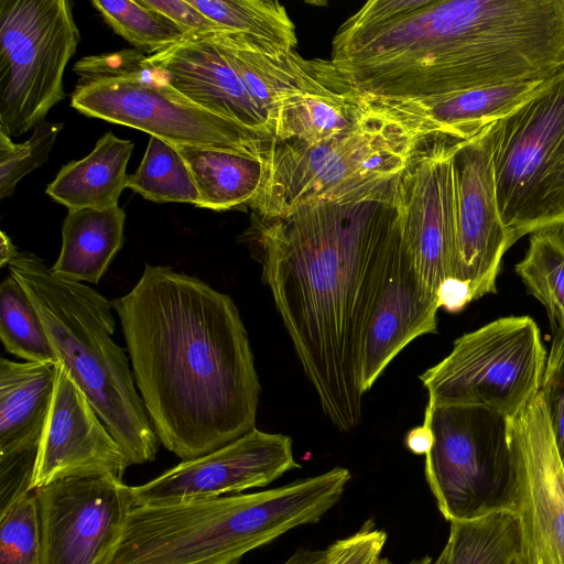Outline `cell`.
I'll list each match as a JSON object with an SVG mask.
<instances>
[{
	"label": "cell",
	"instance_id": "52a82bcc",
	"mask_svg": "<svg viewBox=\"0 0 564 564\" xmlns=\"http://www.w3.org/2000/svg\"><path fill=\"white\" fill-rule=\"evenodd\" d=\"M433 436L424 474L446 521L517 510L518 488L508 417L482 406L426 404Z\"/></svg>",
	"mask_w": 564,
	"mask_h": 564
},
{
	"label": "cell",
	"instance_id": "5bb4252c",
	"mask_svg": "<svg viewBox=\"0 0 564 564\" xmlns=\"http://www.w3.org/2000/svg\"><path fill=\"white\" fill-rule=\"evenodd\" d=\"M301 466L288 435L252 429L229 444L183 460L156 478L131 487L134 506L161 505L270 485Z\"/></svg>",
	"mask_w": 564,
	"mask_h": 564
},
{
	"label": "cell",
	"instance_id": "ffe728a7",
	"mask_svg": "<svg viewBox=\"0 0 564 564\" xmlns=\"http://www.w3.org/2000/svg\"><path fill=\"white\" fill-rule=\"evenodd\" d=\"M544 80L508 83L424 99H365L422 137L467 140L503 118Z\"/></svg>",
	"mask_w": 564,
	"mask_h": 564
},
{
	"label": "cell",
	"instance_id": "603a6c76",
	"mask_svg": "<svg viewBox=\"0 0 564 564\" xmlns=\"http://www.w3.org/2000/svg\"><path fill=\"white\" fill-rule=\"evenodd\" d=\"M133 147L130 140L105 133L87 156L59 170L46 194L68 210L118 205L127 187L126 169Z\"/></svg>",
	"mask_w": 564,
	"mask_h": 564
},
{
	"label": "cell",
	"instance_id": "d590c367",
	"mask_svg": "<svg viewBox=\"0 0 564 564\" xmlns=\"http://www.w3.org/2000/svg\"><path fill=\"white\" fill-rule=\"evenodd\" d=\"M37 452L0 457V516L31 492Z\"/></svg>",
	"mask_w": 564,
	"mask_h": 564
},
{
	"label": "cell",
	"instance_id": "f546056e",
	"mask_svg": "<svg viewBox=\"0 0 564 564\" xmlns=\"http://www.w3.org/2000/svg\"><path fill=\"white\" fill-rule=\"evenodd\" d=\"M105 22L135 50L150 55L169 48L185 37L166 17L134 0H93Z\"/></svg>",
	"mask_w": 564,
	"mask_h": 564
},
{
	"label": "cell",
	"instance_id": "b9f144b4",
	"mask_svg": "<svg viewBox=\"0 0 564 564\" xmlns=\"http://www.w3.org/2000/svg\"><path fill=\"white\" fill-rule=\"evenodd\" d=\"M445 562H446V552L443 549L442 552L435 558L432 556L425 555L421 558H415L411 562L403 563V564H445ZM373 564H399V563H394L387 557H379Z\"/></svg>",
	"mask_w": 564,
	"mask_h": 564
},
{
	"label": "cell",
	"instance_id": "e575fe53",
	"mask_svg": "<svg viewBox=\"0 0 564 564\" xmlns=\"http://www.w3.org/2000/svg\"><path fill=\"white\" fill-rule=\"evenodd\" d=\"M386 542V531L367 520L357 532L326 549L325 564H373L381 557Z\"/></svg>",
	"mask_w": 564,
	"mask_h": 564
},
{
	"label": "cell",
	"instance_id": "30bf717a",
	"mask_svg": "<svg viewBox=\"0 0 564 564\" xmlns=\"http://www.w3.org/2000/svg\"><path fill=\"white\" fill-rule=\"evenodd\" d=\"M70 104L85 116L141 130L173 145L265 154L272 143L197 105L160 76H128L76 85Z\"/></svg>",
	"mask_w": 564,
	"mask_h": 564
},
{
	"label": "cell",
	"instance_id": "836d02e7",
	"mask_svg": "<svg viewBox=\"0 0 564 564\" xmlns=\"http://www.w3.org/2000/svg\"><path fill=\"white\" fill-rule=\"evenodd\" d=\"M74 72L78 75L77 85L128 76L156 79V72L148 62V56L130 48L83 57L75 64Z\"/></svg>",
	"mask_w": 564,
	"mask_h": 564
},
{
	"label": "cell",
	"instance_id": "ab89813d",
	"mask_svg": "<svg viewBox=\"0 0 564 564\" xmlns=\"http://www.w3.org/2000/svg\"><path fill=\"white\" fill-rule=\"evenodd\" d=\"M325 550H299L283 564H325Z\"/></svg>",
	"mask_w": 564,
	"mask_h": 564
},
{
	"label": "cell",
	"instance_id": "83f0119b",
	"mask_svg": "<svg viewBox=\"0 0 564 564\" xmlns=\"http://www.w3.org/2000/svg\"><path fill=\"white\" fill-rule=\"evenodd\" d=\"M127 187L156 203H187L198 206L200 195L193 175L175 147L150 137L144 156Z\"/></svg>",
	"mask_w": 564,
	"mask_h": 564
},
{
	"label": "cell",
	"instance_id": "8992f818",
	"mask_svg": "<svg viewBox=\"0 0 564 564\" xmlns=\"http://www.w3.org/2000/svg\"><path fill=\"white\" fill-rule=\"evenodd\" d=\"M492 164L510 247L564 226V69L494 123Z\"/></svg>",
	"mask_w": 564,
	"mask_h": 564
},
{
	"label": "cell",
	"instance_id": "d4e9b609",
	"mask_svg": "<svg viewBox=\"0 0 564 564\" xmlns=\"http://www.w3.org/2000/svg\"><path fill=\"white\" fill-rule=\"evenodd\" d=\"M224 32L250 39L261 54L284 55L295 51V25L286 9L272 0H188Z\"/></svg>",
	"mask_w": 564,
	"mask_h": 564
},
{
	"label": "cell",
	"instance_id": "9a60e30c",
	"mask_svg": "<svg viewBox=\"0 0 564 564\" xmlns=\"http://www.w3.org/2000/svg\"><path fill=\"white\" fill-rule=\"evenodd\" d=\"M494 123L456 140V263L453 279L468 284L473 301L496 293L501 261L510 248L500 218L492 164Z\"/></svg>",
	"mask_w": 564,
	"mask_h": 564
},
{
	"label": "cell",
	"instance_id": "4dcf8cb0",
	"mask_svg": "<svg viewBox=\"0 0 564 564\" xmlns=\"http://www.w3.org/2000/svg\"><path fill=\"white\" fill-rule=\"evenodd\" d=\"M62 122L43 121L34 127L31 137L15 143L0 130V198L13 194L19 181L47 161Z\"/></svg>",
	"mask_w": 564,
	"mask_h": 564
},
{
	"label": "cell",
	"instance_id": "6da1fadb",
	"mask_svg": "<svg viewBox=\"0 0 564 564\" xmlns=\"http://www.w3.org/2000/svg\"><path fill=\"white\" fill-rule=\"evenodd\" d=\"M400 204L401 185L283 217L252 215L245 234L322 410L343 432L362 417V345L401 240Z\"/></svg>",
	"mask_w": 564,
	"mask_h": 564
},
{
	"label": "cell",
	"instance_id": "f1b7e54d",
	"mask_svg": "<svg viewBox=\"0 0 564 564\" xmlns=\"http://www.w3.org/2000/svg\"><path fill=\"white\" fill-rule=\"evenodd\" d=\"M0 338L7 351L25 361L58 365L34 305L10 272L0 285Z\"/></svg>",
	"mask_w": 564,
	"mask_h": 564
},
{
	"label": "cell",
	"instance_id": "484cf974",
	"mask_svg": "<svg viewBox=\"0 0 564 564\" xmlns=\"http://www.w3.org/2000/svg\"><path fill=\"white\" fill-rule=\"evenodd\" d=\"M445 564H516L521 552V527L513 511L449 523Z\"/></svg>",
	"mask_w": 564,
	"mask_h": 564
},
{
	"label": "cell",
	"instance_id": "277c9868",
	"mask_svg": "<svg viewBox=\"0 0 564 564\" xmlns=\"http://www.w3.org/2000/svg\"><path fill=\"white\" fill-rule=\"evenodd\" d=\"M7 267L34 305L58 365L86 395L130 465L153 462L161 442L128 357L112 339L111 301L55 274L29 251H19Z\"/></svg>",
	"mask_w": 564,
	"mask_h": 564
},
{
	"label": "cell",
	"instance_id": "ac0fdd59",
	"mask_svg": "<svg viewBox=\"0 0 564 564\" xmlns=\"http://www.w3.org/2000/svg\"><path fill=\"white\" fill-rule=\"evenodd\" d=\"M438 308L437 299L422 282L401 236L364 339V394L410 343L420 336L437 333Z\"/></svg>",
	"mask_w": 564,
	"mask_h": 564
},
{
	"label": "cell",
	"instance_id": "2e32d148",
	"mask_svg": "<svg viewBox=\"0 0 564 564\" xmlns=\"http://www.w3.org/2000/svg\"><path fill=\"white\" fill-rule=\"evenodd\" d=\"M128 466V458L86 395L58 365L31 491L73 476L107 475L122 480Z\"/></svg>",
	"mask_w": 564,
	"mask_h": 564
},
{
	"label": "cell",
	"instance_id": "e0dca14e",
	"mask_svg": "<svg viewBox=\"0 0 564 564\" xmlns=\"http://www.w3.org/2000/svg\"><path fill=\"white\" fill-rule=\"evenodd\" d=\"M158 75L205 109L274 140V129L224 51L205 34L148 55Z\"/></svg>",
	"mask_w": 564,
	"mask_h": 564
},
{
	"label": "cell",
	"instance_id": "5b68a950",
	"mask_svg": "<svg viewBox=\"0 0 564 564\" xmlns=\"http://www.w3.org/2000/svg\"><path fill=\"white\" fill-rule=\"evenodd\" d=\"M368 104L360 120L334 139L314 145L272 142L262 189L250 206L252 215L283 217L306 206L399 188L424 137Z\"/></svg>",
	"mask_w": 564,
	"mask_h": 564
},
{
	"label": "cell",
	"instance_id": "ba28073f",
	"mask_svg": "<svg viewBox=\"0 0 564 564\" xmlns=\"http://www.w3.org/2000/svg\"><path fill=\"white\" fill-rule=\"evenodd\" d=\"M546 351L530 316H508L458 337L420 375L429 403L476 405L514 416L540 391Z\"/></svg>",
	"mask_w": 564,
	"mask_h": 564
},
{
	"label": "cell",
	"instance_id": "d6a6232c",
	"mask_svg": "<svg viewBox=\"0 0 564 564\" xmlns=\"http://www.w3.org/2000/svg\"><path fill=\"white\" fill-rule=\"evenodd\" d=\"M540 391L564 469V332L553 333Z\"/></svg>",
	"mask_w": 564,
	"mask_h": 564
},
{
	"label": "cell",
	"instance_id": "d6986e66",
	"mask_svg": "<svg viewBox=\"0 0 564 564\" xmlns=\"http://www.w3.org/2000/svg\"><path fill=\"white\" fill-rule=\"evenodd\" d=\"M368 101L332 61L313 58L299 84L280 100L273 142L314 145L351 129Z\"/></svg>",
	"mask_w": 564,
	"mask_h": 564
},
{
	"label": "cell",
	"instance_id": "44dd1931",
	"mask_svg": "<svg viewBox=\"0 0 564 564\" xmlns=\"http://www.w3.org/2000/svg\"><path fill=\"white\" fill-rule=\"evenodd\" d=\"M58 365L0 359V457L37 452Z\"/></svg>",
	"mask_w": 564,
	"mask_h": 564
},
{
	"label": "cell",
	"instance_id": "60d3db41",
	"mask_svg": "<svg viewBox=\"0 0 564 564\" xmlns=\"http://www.w3.org/2000/svg\"><path fill=\"white\" fill-rule=\"evenodd\" d=\"M0 237V267L3 268L8 265V263L14 258L19 250L4 231H1Z\"/></svg>",
	"mask_w": 564,
	"mask_h": 564
},
{
	"label": "cell",
	"instance_id": "4316f807",
	"mask_svg": "<svg viewBox=\"0 0 564 564\" xmlns=\"http://www.w3.org/2000/svg\"><path fill=\"white\" fill-rule=\"evenodd\" d=\"M514 270L544 306L553 333L564 332V226L531 234L525 256Z\"/></svg>",
	"mask_w": 564,
	"mask_h": 564
},
{
	"label": "cell",
	"instance_id": "4fadbf2b",
	"mask_svg": "<svg viewBox=\"0 0 564 564\" xmlns=\"http://www.w3.org/2000/svg\"><path fill=\"white\" fill-rule=\"evenodd\" d=\"M456 140L424 138L401 183V236L429 292L437 299L456 263ZM438 302V301H437Z\"/></svg>",
	"mask_w": 564,
	"mask_h": 564
},
{
	"label": "cell",
	"instance_id": "f35d334b",
	"mask_svg": "<svg viewBox=\"0 0 564 564\" xmlns=\"http://www.w3.org/2000/svg\"><path fill=\"white\" fill-rule=\"evenodd\" d=\"M404 443L411 453L425 456L432 446L433 436L430 429L422 423L406 433Z\"/></svg>",
	"mask_w": 564,
	"mask_h": 564
},
{
	"label": "cell",
	"instance_id": "8fae6325",
	"mask_svg": "<svg viewBox=\"0 0 564 564\" xmlns=\"http://www.w3.org/2000/svg\"><path fill=\"white\" fill-rule=\"evenodd\" d=\"M40 564H110L134 507L131 487L107 475L73 476L32 490Z\"/></svg>",
	"mask_w": 564,
	"mask_h": 564
},
{
	"label": "cell",
	"instance_id": "8d00e7d4",
	"mask_svg": "<svg viewBox=\"0 0 564 564\" xmlns=\"http://www.w3.org/2000/svg\"><path fill=\"white\" fill-rule=\"evenodd\" d=\"M149 8L154 9L187 35L220 32L221 26L209 19L188 0H140Z\"/></svg>",
	"mask_w": 564,
	"mask_h": 564
},
{
	"label": "cell",
	"instance_id": "cb8c5ba5",
	"mask_svg": "<svg viewBox=\"0 0 564 564\" xmlns=\"http://www.w3.org/2000/svg\"><path fill=\"white\" fill-rule=\"evenodd\" d=\"M186 162L200 202L197 207L227 210L251 206L265 177V154L228 149L174 145Z\"/></svg>",
	"mask_w": 564,
	"mask_h": 564
},
{
	"label": "cell",
	"instance_id": "1f68e13d",
	"mask_svg": "<svg viewBox=\"0 0 564 564\" xmlns=\"http://www.w3.org/2000/svg\"><path fill=\"white\" fill-rule=\"evenodd\" d=\"M41 528L34 492L0 516V564H40Z\"/></svg>",
	"mask_w": 564,
	"mask_h": 564
},
{
	"label": "cell",
	"instance_id": "7c38bea8",
	"mask_svg": "<svg viewBox=\"0 0 564 564\" xmlns=\"http://www.w3.org/2000/svg\"><path fill=\"white\" fill-rule=\"evenodd\" d=\"M521 564H564V469L541 391L508 419Z\"/></svg>",
	"mask_w": 564,
	"mask_h": 564
},
{
	"label": "cell",
	"instance_id": "9c48e42d",
	"mask_svg": "<svg viewBox=\"0 0 564 564\" xmlns=\"http://www.w3.org/2000/svg\"><path fill=\"white\" fill-rule=\"evenodd\" d=\"M79 41L70 1L0 0L1 131L22 135L64 99V70Z\"/></svg>",
	"mask_w": 564,
	"mask_h": 564
},
{
	"label": "cell",
	"instance_id": "3957f363",
	"mask_svg": "<svg viewBox=\"0 0 564 564\" xmlns=\"http://www.w3.org/2000/svg\"><path fill=\"white\" fill-rule=\"evenodd\" d=\"M350 478L347 468L334 467L259 492L134 506L110 564H237L321 520Z\"/></svg>",
	"mask_w": 564,
	"mask_h": 564
},
{
	"label": "cell",
	"instance_id": "74e56055",
	"mask_svg": "<svg viewBox=\"0 0 564 564\" xmlns=\"http://www.w3.org/2000/svg\"><path fill=\"white\" fill-rule=\"evenodd\" d=\"M437 301L440 308L449 313H458L473 301V297L468 284L452 278L442 284Z\"/></svg>",
	"mask_w": 564,
	"mask_h": 564
},
{
	"label": "cell",
	"instance_id": "7a4b0ae2",
	"mask_svg": "<svg viewBox=\"0 0 564 564\" xmlns=\"http://www.w3.org/2000/svg\"><path fill=\"white\" fill-rule=\"evenodd\" d=\"M111 305L165 448L187 460L256 427L261 386L229 295L171 267L145 263L134 286Z\"/></svg>",
	"mask_w": 564,
	"mask_h": 564
},
{
	"label": "cell",
	"instance_id": "7bdbcfd3",
	"mask_svg": "<svg viewBox=\"0 0 564 564\" xmlns=\"http://www.w3.org/2000/svg\"><path fill=\"white\" fill-rule=\"evenodd\" d=\"M517 564H520V562H517Z\"/></svg>",
	"mask_w": 564,
	"mask_h": 564
},
{
	"label": "cell",
	"instance_id": "7402d4cb",
	"mask_svg": "<svg viewBox=\"0 0 564 564\" xmlns=\"http://www.w3.org/2000/svg\"><path fill=\"white\" fill-rule=\"evenodd\" d=\"M124 219L118 205L68 210L61 252L51 270L70 281L99 283L123 246Z\"/></svg>",
	"mask_w": 564,
	"mask_h": 564
}]
</instances>
